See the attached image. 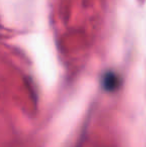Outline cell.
Here are the masks:
<instances>
[{"label": "cell", "mask_w": 146, "mask_h": 147, "mask_svg": "<svg viewBox=\"0 0 146 147\" xmlns=\"http://www.w3.org/2000/svg\"><path fill=\"white\" fill-rule=\"evenodd\" d=\"M102 86L107 91H114L119 86V78L113 72H106L102 77Z\"/></svg>", "instance_id": "6da1fadb"}]
</instances>
